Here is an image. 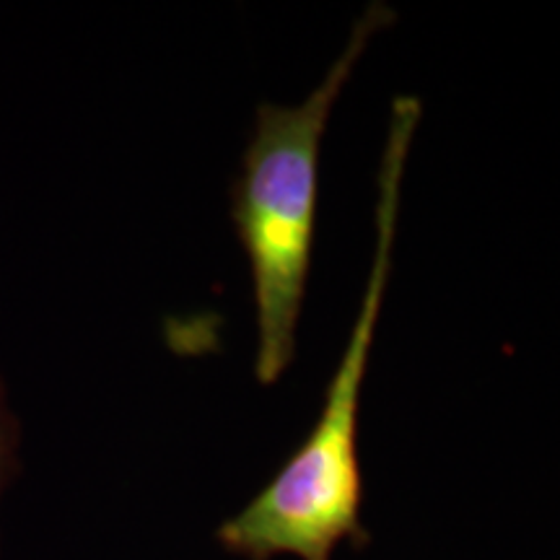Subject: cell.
I'll use <instances>...</instances> for the list:
<instances>
[{"label":"cell","mask_w":560,"mask_h":560,"mask_svg":"<svg viewBox=\"0 0 560 560\" xmlns=\"http://www.w3.org/2000/svg\"><path fill=\"white\" fill-rule=\"evenodd\" d=\"M420 115L423 107L416 96H397L392 102L376 179L380 192L374 260L353 330L327 384L325 405L310 436L240 514L229 516L215 529V540L231 556L247 560H272L278 556L332 560L340 542H348L353 550L371 545V535L361 520L366 501L359 459L361 392L387 296L405 164Z\"/></svg>","instance_id":"6da1fadb"},{"label":"cell","mask_w":560,"mask_h":560,"mask_svg":"<svg viewBox=\"0 0 560 560\" xmlns=\"http://www.w3.org/2000/svg\"><path fill=\"white\" fill-rule=\"evenodd\" d=\"M395 24L387 3H369L346 50L296 107L260 104L231 187V221L247 252L255 291L260 384H276L296 355L319 202V156L332 107L376 32Z\"/></svg>","instance_id":"7a4b0ae2"},{"label":"cell","mask_w":560,"mask_h":560,"mask_svg":"<svg viewBox=\"0 0 560 560\" xmlns=\"http://www.w3.org/2000/svg\"><path fill=\"white\" fill-rule=\"evenodd\" d=\"M16 446H19V423L9 408L5 384L0 380V493L5 482L16 472Z\"/></svg>","instance_id":"3957f363"}]
</instances>
